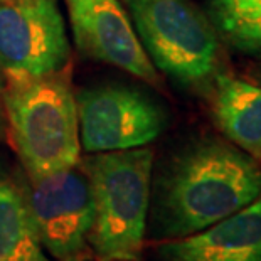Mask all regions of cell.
<instances>
[{
    "label": "cell",
    "mask_w": 261,
    "mask_h": 261,
    "mask_svg": "<svg viewBox=\"0 0 261 261\" xmlns=\"http://www.w3.org/2000/svg\"><path fill=\"white\" fill-rule=\"evenodd\" d=\"M4 115L29 179L74 167L80 162L76 96L66 69L5 81Z\"/></svg>",
    "instance_id": "2"
},
{
    "label": "cell",
    "mask_w": 261,
    "mask_h": 261,
    "mask_svg": "<svg viewBox=\"0 0 261 261\" xmlns=\"http://www.w3.org/2000/svg\"><path fill=\"white\" fill-rule=\"evenodd\" d=\"M160 261H261V196L244 209L159 248Z\"/></svg>",
    "instance_id": "9"
},
{
    "label": "cell",
    "mask_w": 261,
    "mask_h": 261,
    "mask_svg": "<svg viewBox=\"0 0 261 261\" xmlns=\"http://www.w3.org/2000/svg\"><path fill=\"white\" fill-rule=\"evenodd\" d=\"M211 107L216 125L227 142L253 159H261V86L219 74Z\"/></svg>",
    "instance_id": "10"
},
{
    "label": "cell",
    "mask_w": 261,
    "mask_h": 261,
    "mask_svg": "<svg viewBox=\"0 0 261 261\" xmlns=\"http://www.w3.org/2000/svg\"><path fill=\"white\" fill-rule=\"evenodd\" d=\"M0 261H56L42 248L22 189L0 180Z\"/></svg>",
    "instance_id": "11"
},
{
    "label": "cell",
    "mask_w": 261,
    "mask_h": 261,
    "mask_svg": "<svg viewBox=\"0 0 261 261\" xmlns=\"http://www.w3.org/2000/svg\"><path fill=\"white\" fill-rule=\"evenodd\" d=\"M128 5L153 66L184 85H201L214 74L218 34L191 0H128Z\"/></svg>",
    "instance_id": "4"
},
{
    "label": "cell",
    "mask_w": 261,
    "mask_h": 261,
    "mask_svg": "<svg viewBox=\"0 0 261 261\" xmlns=\"http://www.w3.org/2000/svg\"><path fill=\"white\" fill-rule=\"evenodd\" d=\"M71 49L58 0H0L4 81L59 73Z\"/></svg>",
    "instance_id": "6"
},
{
    "label": "cell",
    "mask_w": 261,
    "mask_h": 261,
    "mask_svg": "<svg viewBox=\"0 0 261 261\" xmlns=\"http://www.w3.org/2000/svg\"><path fill=\"white\" fill-rule=\"evenodd\" d=\"M211 17L231 46L261 51V0H211Z\"/></svg>",
    "instance_id": "12"
},
{
    "label": "cell",
    "mask_w": 261,
    "mask_h": 261,
    "mask_svg": "<svg viewBox=\"0 0 261 261\" xmlns=\"http://www.w3.org/2000/svg\"><path fill=\"white\" fill-rule=\"evenodd\" d=\"M115 261H128V259H115Z\"/></svg>",
    "instance_id": "14"
},
{
    "label": "cell",
    "mask_w": 261,
    "mask_h": 261,
    "mask_svg": "<svg viewBox=\"0 0 261 261\" xmlns=\"http://www.w3.org/2000/svg\"><path fill=\"white\" fill-rule=\"evenodd\" d=\"M4 85H5L4 74H2V69H0V130L4 128V118H5V115H4Z\"/></svg>",
    "instance_id": "13"
},
{
    "label": "cell",
    "mask_w": 261,
    "mask_h": 261,
    "mask_svg": "<svg viewBox=\"0 0 261 261\" xmlns=\"http://www.w3.org/2000/svg\"><path fill=\"white\" fill-rule=\"evenodd\" d=\"M66 5L81 53L157 83L155 66L118 0H66Z\"/></svg>",
    "instance_id": "8"
},
{
    "label": "cell",
    "mask_w": 261,
    "mask_h": 261,
    "mask_svg": "<svg viewBox=\"0 0 261 261\" xmlns=\"http://www.w3.org/2000/svg\"><path fill=\"white\" fill-rule=\"evenodd\" d=\"M81 147L90 153L145 147L165 126L159 103L126 85H96L76 94Z\"/></svg>",
    "instance_id": "7"
},
{
    "label": "cell",
    "mask_w": 261,
    "mask_h": 261,
    "mask_svg": "<svg viewBox=\"0 0 261 261\" xmlns=\"http://www.w3.org/2000/svg\"><path fill=\"white\" fill-rule=\"evenodd\" d=\"M24 199L46 253L56 261H77L90 244L94 202L90 177L80 165L29 179Z\"/></svg>",
    "instance_id": "5"
},
{
    "label": "cell",
    "mask_w": 261,
    "mask_h": 261,
    "mask_svg": "<svg viewBox=\"0 0 261 261\" xmlns=\"http://www.w3.org/2000/svg\"><path fill=\"white\" fill-rule=\"evenodd\" d=\"M261 196V165L221 138L191 142L167 160L153 184L152 224L160 240L191 236Z\"/></svg>",
    "instance_id": "1"
},
{
    "label": "cell",
    "mask_w": 261,
    "mask_h": 261,
    "mask_svg": "<svg viewBox=\"0 0 261 261\" xmlns=\"http://www.w3.org/2000/svg\"><path fill=\"white\" fill-rule=\"evenodd\" d=\"M83 169L94 202L90 244L103 261H135L147 229L153 152L138 147L93 153Z\"/></svg>",
    "instance_id": "3"
}]
</instances>
